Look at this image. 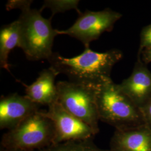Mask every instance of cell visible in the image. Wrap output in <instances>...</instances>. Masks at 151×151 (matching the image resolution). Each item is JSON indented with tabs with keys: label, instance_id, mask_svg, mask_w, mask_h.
Segmentation results:
<instances>
[{
	"label": "cell",
	"instance_id": "obj_1",
	"mask_svg": "<svg viewBox=\"0 0 151 151\" xmlns=\"http://www.w3.org/2000/svg\"><path fill=\"white\" fill-rule=\"evenodd\" d=\"M122 57L118 49L101 53L86 47L81 54L72 58L53 53L48 61L58 75L66 76L71 82L97 87L111 79V70Z\"/></svg>",
	"mask_w": 151,
	"mask_h": 151
},
{
	"label": "cell",
	"instance_id": "obj_2",
	"mask_svg": "<svg viewBox=\"0 0 151 151\" xmlns=\"http://www.w3.org/2000/svg\"><path fill=\"white\" fill-rule=\"evenodd\" d=\"M96 102L100 120L115 129L145 124L140 109L111 79L97 87Z\"/></svg>",
	"mask_w": 151,
	"mask_h": 151
},
{
	"label": "cell",
	"instance_id": "obj_3",
	"mask_svg": "<svg viewBox=\"0 0 151 151\" xmlns=\"http://www.w3.org/2000/svg\"><path fill=\"white\" fill-rule=\"evenodd\" d=\"M17 19L20 25V45L27 60H48L53 54L54 38L58 34L51 19L43 17L41 11L28 6L22 9Z\"/></svg>",
	"mask_w": 151,
	"mask_h": 151
},
{
	"label": "cell",
	"instance_id": "obj_4",
	"mask_svg": "<svg viewBox=\"0 0 151 151\" xmlns=\"http://www.w3.org/2000/svg\"><path fill=\"white\" fill-rule=\"evenodd\" d=\"M54 126L45 113L38 111L3 135L4 149L34 151L53 143Z\"/></svg>",
	"mask_w": 151,
	"mask_h": 151
},
{
	"label": "cell",
	"instance_id": "obj_5",
	"mask_svg": "<svg viewBox=\"0 0 151 151\" xmlns=\"http://www.w3.org/2000/svg\"><path fill=\"white\" fill-rule=\"evenodd\" d=\"M57 87L58 103L68 112L99 132L100 119L96 102L98 87L63 81L57 82Z\"/></svg>",
	"mask_w": 151,
	"mask_h": 151
},
{
	"label": "cell",
	"instance_id": "obj_6",
	"mask_svg": "<svg viewBox=\"0 0 151 151\" xmlns=\"http://www.w3.org/2000/svg\"><path fill=\"white\" fill-rule=\"evenodd\" d=\"M122 17L118 12L106 9L102 11L86 10L79 15L75 23L67 29L58 30V35H67L80 41L85 48L97 40L104 32H110Z\"/></svg>",
	"mask_w": 151,
	"mask_h": 151
},
{
	"label": "cell",
	"instance_id": "obj_7",
	"mask_svg": "<svg viewBox=\"0 0 151 151\" xmlns=\"http://www.w3.org/2000/svg\"><path fill=\"white\" fill-rule=\"evenodd\" d=\"M48 108L45 113L54 126L53 144L91 139L98 133L90 125L65 110L58 101Z\"/></svg>",
	"mask_w": 151,
	"mask_h": 151
},
{
	"label": "cell",
	"instance_id": "obj_8",
	"mask_svg": "<svg viewBox=\"0 0 151 151\" xmlns=\"http://www.w3.org/2000/svg\"><path fill=\"white\" fill-rule=\"evenodd\" d=\"M120 88L135 105L141 109L151 97V72L139 53L133 72L119 84Z\"/></svg>",
	"mask_w": 151,
	"mask_h": 151
},
{
	"label": "cell",
	"instance_id": "obj_9",
	"mask_svg": "<svg viewBox=\"0 0 151 151\" xmlns=\"http://www.w3.org/2000/svg\"><path fill=\"white\" fill-rule=\"evenodd\" d=\"M39 105L33 103L25 95L16 93L0 100V128L10 130L39 110Z\"/></svg>",
	"mask_w": 151,
	"mask_h": 151
},
{
	"label": "cell",
	"instance_id": "obj_10",
	"mask_svg": "<svg viewBox=\"0 0 151 151\" xmlns=\"http://www.w3.org/2000/svg\"><path fill=\"white\" fill-rule=\"evenodd\" d=\"M110 151H151V129L146 124L115 129L110 142Z\"/></svg>",
	"mask_w": 151,
	"mask_h": 151
},
{
	"label": "cell",
	"instance_id": "obj_11",
	"mask_svg": "<svg viewBox=\"0 0 151 151\" xmlns=\"http://www.w3.org/2000/svg\"><path fill=\"white\" fill-rule=\"evenodd\" d=\"M58 74L49 67L42 70L37 80L30 85L24 84L25 96L38 105H47L58 100V90L55 80Z\"/></svg>",
	"mask_w": 151,
	"mask_h": 151
},
{
	"label": "cell",
	"instance_id": "obj_12",
	"mask_svg": "<svg viewBox=\"0 0 151 151\" xmlns=\"http://www.w3.org/2000/svg\"><path fill=\"white\" fill-rule=\"evenodd\" d=\"M20 45V25L18 20L2 26L0 30V65L9 70L8 57L10 52Z\"/></svg>",
	"mask_w": 151,
	"mask_h": 151
},
{
	"label": "cell",
	"instance_id": "obj_13",
	"mask_svg": "<svg viewBox=\"0 0 151 151\" xmlns=\"http://www.w3.org/2000/svg\"><path fill=\"white\" fill-rule=\"evenodd\" d=\"M34 151H110L99 148L92 139L70 141L62 143L52 144L43 148Z\"/></svg>",
	"mask_w": 151,
	"mask_h": 151
},
{
	"label": "cell",
	"instance_id": "obj_14",
	"mask_svg": "<svg viewBox=\"0 0 151 151\" xmlns=\"http://www.w3.org/2000/svg\"><path fill=\"white\" fill-rule=\"evenodd\" d=\"M79 2L78 0H46L39 10L42 12L45 8L50 9L52 12L50 19L56 14L70 10H75L80 15L82 12L78 9Z\"/></svg>",
	"mask_w": 151,
	"mask_h": 151
},
{
	"label": "cell",
	"instance_id": "obj_15",
	"mask_svg": "<svg viewBox=\"0 0 151 151\" xmlns=\"http://www.w3.org/2000/svg\"><path fill=\"white\" fill-rule=\"evenodd\" d=\"M151 48V24L143 28L140 33L139 51Z\"/></svg>",
	"mask_w": 151,
	"mask_h": 151
},
{
	"label": "cell",
	"instance_id": "obj_16",
	"mask_svg": "<svg viewBox=\"0 0 151 151\" xmlns=\"http://www.w3.org/2000/svg\"><path fill=\"white\" fill-rule=\"evenodd\" d=\"M32 2V1H9L6 4V7L7 10H10L15 9H18L22 10L27 7L30 6Z\"/></svg>",
	"mask_w": 151,
	"mask_h": 151
},
{
	"label": "cell",
	"instance_id": "obj_17",
	"mask_svg": "<svg viewBox=\"0 0 151 151\" xmlns=\"http://www.w3.org/2000/svg\"><path fill=\"white\" fill-rule=\"evenodd\" d=\"M140 110L145 123L151 129V97Z\"/></svg>",
	"mask_w": 151,
	"mask_h": 151
},
{
	"label": "cell",
	"instance_id": "obj_18",
	"mask_svg": "<svg viewBox=\"0 0 151 151\" xmlns=\"http://www.w3.org/2000/svg\"><path fill=\"white\" fill-rule=\"evenodd\" d=\"M140 54L141 58L146 65L151 62V48L146 49L142 51H139V53Z\"/></svg>",
	"mask_w": 151,
	"mask_h": 151
},
{
	"label": "cell",
	"instance_id": "obj_19",
	"mask_svg": "<svg viewBox=\"0 0 151 151\" xmlns=\"http://www.w3.org/2000/svg\"><path fill=\"white\" fill-rule=\"evenodd\" d=\"M4 151H20V150H8V149H4Z\"/></svg>",
	"mask_w": 151,
	"mask_h": 151
}]
</instances>
